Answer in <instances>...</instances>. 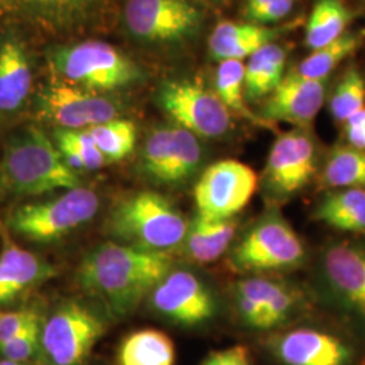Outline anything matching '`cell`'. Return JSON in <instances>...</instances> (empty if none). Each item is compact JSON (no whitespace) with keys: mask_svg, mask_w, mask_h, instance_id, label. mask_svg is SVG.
I'll list each match as a JSON object with an SVG mask.
<instances>
[{"mask_svg":"<svg viewBox=\"0 0 365 365\" xmlns=\"http://www.w3.org/2000/svg\"><path fill=\"white\" fill-rule=\"evenodd\" d=\"M18 10L45 26L66 30L81 24L96 0H9Z\"/></svg>","mask_w":365,"mask_h":365,"instance_id":"cell-25","label":"cell"},{"mask_svg":"<svg viewBox=\"0 0 365 365\" xmlns=\"http://www.w3.org/2000/svg\"><path fill=\"white\" fill-rule=\"evenodd\" d=\"M200 365H252V360L247 346L233 345L210 353Z\"/></svg>","mask_w":365,"mask_h":365,"instance_id":"cell-38","label":"cell"},{"mask_svg":"<svg viewBox=\"0 0 365 365\" xmlns=\"http://www.w3.org/2000/svg\"><path fill=\"white\" fill-rule=\"evenodd\" d=\"M245 64L240 60H225L220 61L215 73V93L222 103L238 117L244 118L249 122L267 129H274V125L264 120L260 115H256L248 105L244 90Z\"/></svg>","mask_w":365,"mask_h":365,"instance_id":"cell-26","label":"cell"},{"mask_svg":"<svg viewBox=\"0 0 365 365\" xmlns=\"http://www.w3.org/2000/svg\"><path fill=\"white\" fill-rule=\"evenodd\" d=\"M319 274L345 313L365 325V241H334L322 250Z\"/></svg>","mask_w":365,"mask_h":365,"instance_id":"cell-12","label":"cell"},{"mask_svg":"<svg viewBox=\"0 0 365 365\" xmlns=\"http://www.w3.org/2000/svg\"><path fill=\"white\" fill-rule=\"evenodd\" d=\"M294 6L295 0H272L256 13L252 14L248 18V22L261 26H269L284 19L292 11Z\"/></svg>","mask_w":365,"mask_h":365,"instance_id":"cell-37","label":"cell"},{"mask_svg":"<svg viewBox=\"0 0 365 365\" xmlns=\"http://www.w3.org/2000/svg\"><path fill=\"white\" fill-rule=\"evenodd\" d=\"M361 37L356 33H345L325 46L312 51L294 71L304 78L327 80L329 75L359 49Z\"/></svg>","mask_w":365,"mask_h":365,"instance_id":"cell-28","label":"cell"},{"mask_svg":"<svg viewBox=\"0 0 365 365\" xmlns=\"http://www.w3.org/2000/svg\"><path fill=\"white\" fill-rule=\"evenodd\" d=\"M42 110L60 129L69 130H86L119 115L115 102L64 80L45 90Z\"/></svg>","mask_w":365,"mask_h":365,"instance_id":"cell-14","label":"cell"},{"mask_svg":"<svg viewBox=\"0 0 365 365\" xmlns=\"http://www.w3.org/2000/svg\"><path fill=\"white\" fill-rule=\"evenodd\" d=\"M99 210V197L88 188L66 190L51 199L25 203L9 218L16 235L33 242H53L91 221Z\"/></svg>","mask_w":365,"mask_h":365,"instance_id":"cell-6","label":"cell"},{"mask_svg":"<svg viewBox=\"0 0 365 365\" xmlns=\"http://www.w3.org/2000/svg\"><path fill=\"white\" fill-rule=\"evenodd\" d=\"M365 107V78L351 66L336 84L329 99V110L336 122L345 123L354 113Z\"/></svg>","mask_w":365,"mask_h":365,"instance_id":"cell-32","label":"cell"},{"mask_svg":"<svg viewBox=\"0 0 365 365\" xmlns=\"http://www.w3.org/2000/svg\"><path fill=\"white\" fill-rule=\"evenodd\" d=\"M190 223L170 199L155 191L122 197L107 218V232L115 242L167 252L184 245Z\"/></svg>","mask_w":365,"mask_h":365,"instance_id":"cell-3","label":"cell"},{"mask_svg":"<svg viewBox=\"0 0 365 365\" xmlns=\"http://www.w3.org/2000/svg\"><path fill=\"white\" fill-rule=\"evenodd\" d=\"M54 144L71 170H95L105 167L107 160L101 153L88 129H58L54 133Z\"/></svg>","mask_w":365,"mask_h":365,"instance_id":"cell-29","label":"cell"},{"mask_svg":"<svg viewBox=\"0 0 365 365\" xmlns=\"http://www.w3.org/2000/svg\"><path fill=\"white\" fill-rule=\"evenodd\" d=\"M107 161H120L130 156L137 143V128L129 119L115 118L88 129Z\"/></svg>","mask_w":365,"mask_h":365,"instance_id":"cell-31","label":"cell"},{"mask_svg":"<svg viewBox=\"0 0 365 365\" xmlns=\"http://www.w3.org/2000/svg\"><path fill=\"white\" fill-rule=\"evenodd\" d=\"M0 180L15 195H43L83 187L56 144L36 126H27L9 140L0 163Z\"/></svg>","mask_w":365,"mask_h":365,"instance_id":"cell-2","label":"cell"},{"mask_svg":"<svg viewBox=\"0 0 365 365\" xmlns=\"http://www.w3.org/2000/svg\"><path fill=\"white\" fill-rule=\"evenodd\" d=\"M36 318H38V314L30 310L0 314V346L22 331Z\"/></svg>","mask_w":365,"mask_h":365,"instance_id":"cell-36","label":"cell"},{"mask_svg":"<svg viewBox=\"0 0 365 365\" xmlns=\"http://www.w3.org/2000/svg\"><path fill=\"white\" fill-rule=\"evenodd\" d=\"M327 96V80L304 78L292 69L264 99L260 117L271 125L284 122L298 129H309Z\"/></svg>","mask_w":365,"mask_h":365,"instance_id":"cell-16","label":"cell"},{"mask_svg":"<svg viewBox=\"0 0 365 365\" xmlns=\"http://www.w3.org/2000/svg\"><path fill=\"white\" fill-rule=\"evenodd\" d=\"M269 1H272V0H247L245 1V7H244L245 18L248 19L252 14H255L257 10H260L261 7H264Z\"/></svg>","mask_w":365,"mask_h":365,"instance_id":"cell-40","label":"cell"},{"mask_svg":"<svg viewBox=\"0 0 365 365\" xmlns=\"http://www.w3.org/2000/svg\"><path fill=\"white\" fill-rule=\"evenodd\" d=\"M157 103L176 126L199 138H221L232 129L230 111L200 81H165L157 92Z\"/></svg>","mask_w":365,"mask_h":365,"instance_id":"cell-9","label":"cell"},{"mask_svg":"<svg viewBox=\"0 0 365 365\" xmlns=\"http://www.w3.org/2000/svg\"><path fill=\"white\" fill-rule=\"evenodd\" d=\"M318 172V150L309 129L294 128L277 135L262 172V187L274 202H287Z\"/></svg>","mask_w":365,"mask_h":365,"instance_id":"cell-10","label":"cell"},{"mask_svg":"<svg viewBox=\"0 0 365 365\" xmlns=\"http://www.w3.org/2000/svg\"><path fill=\"white\" fill-rule=\"evenodd\" d=\"M31 68L25 49L15 41L0 46V113L16 111L31 90Z\"/></svg>","mask_w":365,"mask_h":365,"instance_id":"cell-19","label":"cell"},{"mask_svg":"<svg viewBox=\"0 0 365 365\" xmlns=\"http://www.w3.org/2000/svg\"><path fill=\"white\" fill-rule=\"evenodd\" d=\"M175 345L165 333L145 329L129 334L118 352L119 365H175Z\"/></svg>","mask_w":365,"mask_h":365,"instance_id":"cell-24","label":"cell"},{"mask_svg":"<svg viewBox=\"0 0 365 365\" xmlns=\"http://www.w3.org/2000/svg\"><path fill=\"white\" fill-rule=\"evenodd\" d=\"M287 52L282 45L268 43L253 53L245 64L244 90L249 102L264 101L284 78Z\"/></svg>","mask_w":365,"mask_h":365,"instance_id":"cell-21","label":"cell"},{"mask_svg":"<svg viewBox=\"0 0 365 365\" xmlns=\"http://www.w3.org/2000/svg\"><path fill=\"white\" fill-rule=\"evenodd\" d=\"M344 134L346 144L365 152V107L344 123Z\"/></svg>","mask_w":365,"mask_h":365,"instance_id":"cell-39","label":"cell"},{"mask_svg":"<svg viewBox=\"0 0 365 365\" xmlns=\"http://www.w3.org/2000/svg\"><path fill=\"white\" fill-rule=\"evenodd\" d=\"M302 303L300 292L291 284L280 280L272 299L269 302L264 315L262 330H272L286 325L298 313Z\"/></svg>","mask_w":365,"mask_h":365,"instance_id":"cell-34","label":"cell"},{"mask_svg":"<svg viewBox=\"0 0 365 365\" xmlns=\"http://www.w3.org/2000/svg\"><path fill=\"white\" fill-rule=\"evenodd\" d=\"M172 157V126H157L149 133L141 153V165L148 178L158 182L168 180Z\"/></svg>","mask_w":365,"mask_h":365,"instance_id":"cell-33","label":"cell"},{"mask_svg":"<svg viewBox=\"0 0 365 365\" xmlns=\"http://www.w3.org/2000/svg\"><path fill=\"white\" fill-rule=\"evenodd\" d=\"M41 330L42 324L38 317L15 337L1 345L0 352L6 357V360H11L15 363L25 361L38 349L41 345Z\"/></svg>","mask_w":365,"mask_h":365,"instance_id":"cell-35","label":"cell"},{"mask_svg":"<svg viewBox=\"0 0 365 365\" xmlns=\"http://www.w3.org/2000/svg\"><path fill=\"white\" fill-rule=\"evenodd\" d=\"M152 306L170 321L196 327L210 321L217 312V302L210 288L184 269H172L150 292Z\"/></svg>","mask_w":365,"mask_h":365,"instance_id":"cell-13","label":"cell"},{"mask_svg":"<svg viewBox=\"0 0 365 365\" xmlns=\"http://www.w3.org/2000/svg\"><path fill=\"white\" fill-rule=\"evenodd\" d=\"M314 218L339 232L364 235L365 190H330L318 203Z\"/></svg>","mask_w":365,"mask_h":365,"instance_id":"cell-20","label":"cell"},{"mask_svg":"<svg viewBox=\"0 0 365 365\" xmlns=\"http://www.w3.org/2000/svg\"><path fill=\"white\" fill-rule=\"evenodd\" d=\"M101 315L80 302H66L42 325L41 348L48 365H84L105 334Z\"/></svg>","mask_w":365,"mask_h":365,"instance_id":"cell-8","label":"cell"},{"mask_svg":"<svg viewBox=\"0 0 365 365\" xmlns=\"http://www.w3.org/2000/svg\"><path fill=\"white\" fill-rule=\"evenodd\" d=\"M238 223L235 218L207 221L196 215L190 223L184 247L191 260L209 264L218 260L230 248Z\"/></svg>","mask_w":365,"mask_h":365,"instance_id":"cell-22","label":"cell"},{"mask_svg":"<svg viewBox=\"0 0 365 365\" xmlns=\"http://www.w3.org/2000/svg\"><path fill=\"white\" fill-rule=\"evenodd\" d=\"M291 29L287 26H261L250 22L235 24L225 21L212 30L209 38L210 56L217 61H244L262 46L272 43Z\"/></svg>","mask_w":365,"mask_h":365,"instance_id":"cell-17","label":"cell"},{"mask_svg":"<svg viewBox=\"0 0 365 365\" xmlns=\"http://www.w3.org/2000/svg\"><path fill=\"white\" fill-rule=\"evenodd\" d=\"M207 1H210V3H212V4H223V3H226L227 0H207Z\"/></svg>","mask_w":365,"mask_h":365,"instance_id":"cell-41","label":"cell"},{"mask_svg":"<svg viewBox=\"0 0 365 365\" xmlns=\"http://www.w3.org/2000/svg\"><path fill=\"white\" fill-rule=\"evenodd\" d=\"M353 19L345 0H315L304 27V45L315 51L346 33Z\"/></svg>","mask_w":365,"mask_h":365,"instance_id":"cell-23","label":"cell"},{"mask_svg":"<svg viewBox=\"0 0 365 365\" xmlns=\"http://www.w3.org/2000/svg\"><path fill=\"white\" fill-rule=\"evenodd\" d=\"M57 269L37 255L9 244L0 255V304L56 276Z\"/></svg>","mask_w":365,"mask_h":365,"instance_id":"cell-18","label":"cell"},{"mask_svg":"<svg viewBox=\"0 0 365 365\" xmlns=\"http://www.w3.org/2000/svg\"><path fill=\"white\" fill-rule=\"evenodd\" d=\"M271 353L280 365H353L356 349L337 334L314 327H297L271 341Z\"/></svg>","mask_w":365,"mask_h":365,"instance_id":"cell-15","label":"cell"},{"mask_svg":"<svg viewBox=\"0 0 365 365\" xmlns=\"http://www.w3.org/2000/svg\"><path fill=\"white\" fill-rule=\"evenodd\" d=\"M172 268L170 253L107 241L80 261L76 280L81 289L102 300L111 313L125 317L150 295Z\"/></svg>","mask_w":365,"mask_h":365,"instance_id":"cell-1","label":"cell"},{"mask_svg":"<svg viewBox=\"0 0 365 365\" xmlns=\"http://www.w3.org/2000/svg\"><path fill=\"white\" fill-rule=\"evenodd\" d=\"M205 14L194 0H128L123 25L145 45H178L199 33Z\"/></svg>","mask_w":365,"mask_h":365,"instance_id":"cell-7","label":"cell"},{"mask_svg":"<svg viewBox=\"0 0 365 365\" xmlns=\"http://www.w3.org/2000/svg\"><path fill=\"white\" fill-rule=\"evenodd\" d=\"M205 149L200 138L191 131L172 126V157L167 184H182L190 180L200 168Z\"/></svg>","mask_w":365,"mask_h":365,"instance_id":"cell-30","label":"cell"},{"mask_svg":"<svg viewBox=\"0 0 365 365\" xmlns=\"http://www.w3.org/2000/svg\"><path fill=\"white\" fill-rule=\"evenodd\" d=\"M306 248L299 235L277 211L265 212L230 252L229 264L240 272H280L299 268Z\"/></svg>","mask_w":365,"mask_h":365,"instance_id":"cell-5","label":"cell"},{"mask_svg":"<svg viewBox=\"0 0 365 365\" xmlns=\"http://www.w3.org/2000/svg\"><path fill=\"white\" fill-rule=\"evenodd\" d=\"M53 66L66 83L96 93L125 88L145 78L135 61L102 41L56 49Z\"/></svg>","mask_w":365,"mask_h":365,"instance_id":"cell-4","label":"cell"},{"mask_svg":"<svg viewBox=\"0 0 365 365\" xmlns=\"http://www.w3.org/2000/svg\"><path fill=\"white\" fill-rule=\"evenodd\" d=\"M259 185V176L237 160H220L202 172L194 188L197 217L207 221L232 220L247 207Z\"/></svg>","mask_w":365,"mask_h":365,"instance_id":"cell-11","label":"cell"},{"mask_svg":"<svg viewBox=\"0 0 365 365\" xmlns=\"http://www.w3.org/2000/svg\"><path fill=\"white\" fill-rule=\"evenodd\" d=\"M322 182L330 190H365V152L351 145H339L329 153Z\"/></svg>","mask_w":365,"mask_h":365,"instance_id":"cell-27","label":"cell"}]
</instances>
